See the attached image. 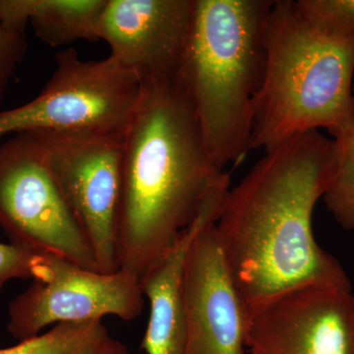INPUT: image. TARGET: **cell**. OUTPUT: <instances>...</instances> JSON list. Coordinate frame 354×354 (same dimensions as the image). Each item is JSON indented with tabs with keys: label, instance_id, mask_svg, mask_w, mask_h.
I'll return each instance as SVG.
<instances>
[{
	"label": "cell",
	"instance_id": "6da1fadb",
	"mask_svg": "<svg viewBox=\"0 0 354 354\" xmlns=\"http://www.w3.org/2000/svg\"><path fill=\"white\" fill-rule=\"evenodd\" d=\"M337 167L335 140L312 130L267 151L227 191L216 235L245 313L299 286L351 290L348 274L312 230Z\"/></svg>",
	"mask_w": 354,
	"mask_h": 354
},
{
	"label": "cell",
	"instance_id": "7a4b0ae2",
	"mask_svg": "<svg viewBox=\"0 0 354 354\" xmlns=\"http://www.w3.org/2000/svg\"><path fill=\"white\" fill-rule=\"evenodd\" d=\"M228 176L209 158L176 79L142 83L123 148L116 227L120 270L143 278L174 248Z\"/></svg>",
	"mask_w": 354,
	"mask_h": 354
},
{
	"label": "cell",
	"instance_id": "3957f363",
	"mask_svg": "<svg viewBox=\"0 0 354 354\" xmlns=\"http://www.w3.org/2000/svg\"><path fill=\"white\" fill-rule=\"evenodd\" d=\"M274 0H195L176 73L216 169L252 149L253 102L262 83L265 32Z\"/></svg>",
	"mask_w": 354,
	"mask_h": 354
},
{
	"label": "cell",
	"instance_id": "277c9868",
	"mask_svg": "<svg viewBox=\"0 0 354 354\" xmlns=\"http://www.w3.org/2000/svg\"><path fill=\"white\" fill-rule=\"evenodd\" d=\"M354 37L317 29L293 0L274 2L262 83L253 102L252 149L266 152L301 133L335 137L354 124Z\"/></svg>",
	"mask_w": 354,
	"mask_h": 354
},
{
	"label": "cell",
	"instance_id": "5b68a950",
	"mask_svg": "<svg viewBox=\"0 0 354 354\" xmlns=\"http://www.w3.org/2000/svg\"><path fill=\"white\" fill-rule=\"evenodd\" d=\"M57 68L34 100L0 111V143L18 133L124 136L138 104L142 83L108 57L84 60L59 51Z\"/></svg>",
	"mask_w": 354,
	"mask_h": 354
},
{
	"label": "cell",
	"instance_id": "8992f818",
	"mask_svg": "<svg viewBox=\"0 0 354 354\" xmlns=\"http://www.w3.org/2000/svg\"><path fill=\"white\" fill-rule=\"evenodd\" d=\"M0 227L11 243L100 272L34 132L0 143Z\"/></svg>",
	"mask_w": 354,
	"mask_h": 354
},
{
	"label": "cell",
	"instance_id": "52a82bcc",
	"mask_svg": "<svg viewBox=\"0 0 354 354\" xmlns=\"http://www.w3.org/2000/svg\"><path fill=\"white\" fill-rule=\"evenodd\" d=\"M32 132L38 137L51 174L82 228L100 272H118L116 227L125 135Z\"/></svg>",
	"mask_w": 354,
	"mask_h": 354
},
{
	"label": "cell",
	"instance_id": "ba28073f",
	"mask_svg": "<svg viewBox=\"0 0 354 354\" xmlns=\"http://www.w3.org/2000/svg\"><path fill=\"white\" fill-rule=\"evenodd\" d=\"M144 295L136 277L88 271L55 256L50 278L34 281L9 304L7 330L19 342L60 323L102 321L113 315L132 321L142 313Z\"/></svg>",
	"mask_w": 354,
	"mask_h": 354
},
{
	"label": "cell",
	"instance_id": "9c48e42d",
	"mask_svg": "<svg viewBox=\"0 0 354 354\" xmlns=\"http://www.w3.org/2000/svg\"><path fill=\"white\" fill-rule=\"evenodd\" d=\"M250 354H354V295L334 286H299L246 313Z\"/></svg>",
	"mask_w": 354,
	"mask_h": 354
},
{
	"label": "cell",
	"instance_id": "30bf717a",
	"mask_svg": "<svg viewBox=\"0 0 354 354\" xmlns=\"http://www.w3.org/2000/svg\"><path fill=\"white\" fill-rule=\"evenodd\" d=\"M195 0H106L100 39L141 83L176 76L189 37Z\"/></svg>",
	"mask_w": 354,
	"mask_h": 354
},
{
	"label": "cell",
	"instance_id": "8fae6325",
	"mask_svg": "<svg viewBox=\"0 0 354 354\" xmlns=\"http://www.w3.org/2000/svg\"><path fill=\"white\" fill-rule=\"evenodd\" d=\"M218 218L203 225L186 256L183 292L187 342L184 354H245L246 313L216 239Z\"/></svg>",
	"mask_w": 354,
	"mask_h": 354
},
{
	"label": "cell",
	"instance_id": "7c38bea8",
	"mask_svg": "<svg viewBox=\"0 0 354 354\" xmlns=\"http://www.w3.org/2000/svg\"><path fill=\"white\" fill-rule=\"evenodd\" d=\"M228 186L209 194L196 220L179 237L169 253L140 279L150 302V317L141 348L147 354H184L187 342V315L183 292L184 266L188 249L203 225L221 213Z\"/></svg>",
	"mask_w": 354,
	"mask_h": 354
},
{
	"label": "cell",
	"instance_id": "4fadbf2b",
	"mask_svg": "<svg viewBox=\"0 0 354 354\" xmlns=\"http://www.w3.org/2000/svg\"><path fill=\"white\" fill-rule=\"evenodd\" d=\"M106 0H0V20L8 29L35 34L51 48L100 39Z\"/></svg>",
	"mask_w": 354,
	"mask_h": 354
},
{
	"label": "cell",
	"instance_id": "5bb4252c",
	"mask_svg": "<svg viewBox=\"0 0 354 354\" xmlns=\"http://www.w3.org/2000/svg\"><path fill=\"white\" fill-rule=\"evenodd\" d=\"M109 337L102 321L60 323L43 335L0 349V354H99Z\"/></svg>",
	"mask_w": 354,
	"mask_h": 354
},
{
	"label": "cell",
	"instance_id": "9a60e30c",
	"mask_svg": "<svg viewBox=\"0 0 354 354\" xmlns=\"http://www.w3.org/2000/svg\"><path fill=\"white\" fill-rule=\"evenodd\" d=\"M333 139L337 146V171L322 199L342 228L354 230V124Z\"/></svg>",
	"mask_w": 354,
	"mask_h": 354
},
{
	"label": "cell",
	"instance_id": "2e32d148",
	"mask_svg": "<svg viewBox=\"0 0 354 354\" xmlns=\"http://www.w3.org/2000/svg\"><path fill=\"white\" fill-rule=\"evenodd\" d=\"M55 255L14 243H0V291L15 279L44 281L50 278Z\"/></svg>",
	"mask_w": 354,
	"mask_h": 354
},
{
	"label": "cell",
	"instance_id": "e0dca14e",
	"mask_svg": "<svg viewBox=\"0 0 354 354\" xmlns=\"http://www.w3.org/2000/svg\"><path fill=\"white\" fill-rule=\"evenodd\" d=\"M295 6L317 29L354 37V0H297Z\"/></svg>",
	"mask_w": 354,
	"mask_h": 354
},
{
	"label": "cell",
	"instance_id": "ac0fdd59",
	"mask_svg": "<svg viewBox=\"0 0 354 354\" xmlns=\"http://www.w3.org/2000/svg\"><path fill=\"white\" fill-rule=\"evenodd\" d=\"M25 32L8 29L0 20V111L7 88L27 53Z\"/></svg>",
	"mask_w": 354,
	"mask_h": 354
},
{
	"label": "cell",
	"instance_id": "d6986e66",
	"mask_svg": "<svg viewBox=\"0 0 354 354\" xmlns=\"http://www.w3.org/2000/svg\"><path fill=\"white\" fill-rule=\"evenodd\" d=\"M99 354H129L127 348L120 341L108 337Z\"/></svg>",
	"mask_w": 354,
	"mask_h": 354
},
{
	"label": "cell",
	"instance_id": "ffe728a7",
	"mask_svg": "<svg viewBox=\"0 0 354 354\" xmlns=\"http://www.w3.org/2000/svg\"><path fill=\"white\" fill-rule=\"evenodd\" d=\"M353 93H354V84H353Z\"/></svg>",
	"mask_w": 354,
	"mask_h": 354
}]
</instances>
